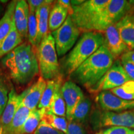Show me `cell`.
I'll return each instance as SVG.
<instances>
[{
  "mask_svg": "<svg viewBox=\"0 0 134 134\" xmlns=\"http://www.w3.org/2000/svg\"><path fill=\"white\" fill-rule=\"evenodd\" d=\"M1 62L10 78L17 85L29 83L40 73L37 49L28 42L21 43L5 55Z\"/></svg>",
  "mask_w": 134,
  "mask_h": 134,
  "instance_id": "6da1fadb",
  "label": "cell"
},
{
  "mask_svg": "<svg viewBox=\"0 0 134 134\" xmlns=\"http://www.w3.org/2000/svg\"><path fill=\"white\" fill-rule=\"evenodd\" d=\"M114 62V58L103 44L70 76L90 90L103 78Z\"/></svg>",
  "mask_w": 134,
  "mask_h": 134,
  "instance_id": "7a4b0ae2",
  "label": "cell"
},
{
  "mask_svg": "<svg viewBox=\"0 0 134 134\" xmlns=\"http://www.w3.org/2000/svg\"><path fill=\"white\" fill-rule=\"evenodd\" d=\"M104 44V35L99 32L83 33L63 62L65 73L71 75L85 60Z\"/></svg>",
  "mask_w": 134,
  "mask_h": 134,
  "instance_id": "3957f363",
  "label": "cell"
},
{
  "mask_svg": "<svg viewBox=\"0 0 134 134\" xmlns=\"http://www.w3.org/2000/svg\"><path fill=\"white\" fill-rule=\"evenodd\" d=\"M41 76L46 80H53L60 74V66L55 41L49 32L42 40L37 49Z\"/></svg>",
  "mask_w": 134,
  "mask_h": 134,
  "instance_id": "277c9868",
  "label": "cell"
},
{
  "mask_svg": "<svg viewBox=\"0 0 134 134\" xmlns=\"http://www.w3.org/2000/svg\"><path fill=\"white\" fill-rule=\"evenodd\" d=\"M109 1V0H88L81 4L72 6L71 19L80 32H91L94 20Z\"/></svg>",
  "mask_w": 134,
  "mask_h": 134,
  "instance_id": "5b68a950",
  "label": "cell"
},
{
  "mask_svg": "<svg viewBox=\"0 0 134 134\" xmlns=\"http://www.w3.org/2000/svg\"><path fill=\"white\" fill-rule=\"evenodd\" d=\"M132 9V4L125 0H109L94 20L91 32H102L108 27L115 24Z\"/></svg>",
  "mask_w": 134,
  "mask_h": 134,
  "instance_id": "8992f818",
  "label": "cell"
},
{
  "mask_svg": "<svg viewBox=\"0 0 134 134\" xmlns=\"http://www.w3.org/2000/svg\"><path fill=\"white\" fill-rule=\"evenodd\" d=\"M80 32L71 16L68 15L64 23L51 33L54 39L58 56H63L71 49L78 41Z\"/></svg>",
  "mask_w": 134,
  "mask_h": 134,
  "instance_id": "52a82bcc",
  "label": "cell"
},
{
  "mask_svg": "<svg viewBox=\"0 0 134 134\" xmlns=\"http://www.w3.org/2000/svg\"><path fill=\"white\" fill-rule=\"evenodd\" d=\"M92 123L95 127L119 126L134 129V109L120 113H96L92 117Z\"/></svg>",
  "mask_w": 134,
  "mask_h": 134,
  "instance_id": "ba28073f",
  "label": "cell"
},
{
  "mask_svg": "<svg viewBox=\"0 0 134 134\" xmlns=\"http://www.w3.org/2000/svg\"><path fill=\"white\" fill-rule=\"evenodd\" d=\"M131 79L125 71L120 60H117L90 91L98 93L118 88Z\"/></svg>",
  "mask_w": 134,
  "mask_h": 134,
  "instance_id": "9c48e42d",
  "label": "cell"
},
{
  "mask_svg": "<svg viewBox=\"0 0 134 134\" xmlns=\"http://www.w3.org/2000/svg\"><path fill=\"white\" fill-rule=\"evenodd\" d=\"M97 101L104 111L120 113L134 109V100L124 99L109 91L99 93L97 97Z\"/></svg>",
  "mask_w": 134,
  "mask_h": 134,
  "instance_id": "30bf717a",
  "label": "cell"
},
{
  "mask_svg": "<svg viewBox=\"0 0 134 134\" xmlns=\"http://www.w3.org/2000/svg\"><path fill=\"white\" fill-rule=\"evenodd\" d=\"M62 92L66 105V118L68 122L76 105L85 96L81 89L71 81H67L63 84Z\"/></svg>",
  "mask_w": 134,
  "mask_h": 134,
  "instance_id": "8fae6325",
  "label": "cell"
},
{
  "mask_svg": "<svg viewBox=\"0 0 134 134\" xmlns=\"http://www.w3.org/2000/svg\"><path fill=\"white\" fill-rule=\"evenodd\" d=\"M46 86L47 80L39 76L34 83L20 94L22 104L31 110L37 108Z\"/></svg>",
  "mask_w": 134,
  "mask_h": 134,
  "instance_id": "7c38bea8",
  "label": "cell"
},
{
  "mask_svg": "<svg viewBox=\"0 0 134 134\" xmlns=\"http://www.w3.org/2000/svg\"><path fill=\"white\" fill-rule=\"evenodd\" d=\"M103 35L104 45L106 47L114 59L129 51L115 24L108 27L104 31Z\"/></svg>",
  "mask_w": 134,
  "mask_h": 134,
  "instance_id": "4fadbf2b",
  "label": "cell"
},
{
  "mask_svg": "<svg viewBox=\"0 0 134 134\" xmlns=\"http://www.w3.org/2000/svg\"><path fill=\"white\" fill-rule=\"evenodd\" d=\"M115 26L129 51L134 50V11L130 9Z\"/></svg>",
  "mask_w": 134,
  "mask_h": 134,
  "instance_id": "5bb4252c",
  "label": "cell"
},
{
  "mask_svg": "<svg viewBox=\"0 0 134 134\" xmlns=\"http://www.w3.org/2000/svg\"><path fill=\"white\" fill-rule=\"evenodd\" d=\"M54 1L46 0L44 4L38 8L36 11V17L37 24V36L36 41V48L37 49L42 38L49 33L48 19L50 11Z\"/></svg>",
  "mask_w": 134,
  "mask_h": 134,
  "instance_id": "9a60e30c",
  "label": "cell"
},
{
  "mask_svg": "<svg viewBox=\"0 0 134 134\" xmlns=\"http://www.w3.org/2000/svg\"><path fill=\"white\" fill-rule=\"evenodd\" d=\"M22 103V99L14 88L11 90L8 96V100L2 115L0 117V123L4 129V134L8 129L13 117Z\"/></svg>",
  "mask_w": 134,
  "mask_h": 134,
  "instance_id": "2e32d148",
  "label": "cell"
},
{
  "mask_svg": "<svg viewBox=\"0 0 134 134\" xmlns=\"http://www.w3.org/2000/svg\"><path fill=\"white\" fill-rule=\"evenodd\" d=\"M56 84L53 96L50 100L49 106L47 109L42 110L46 113L53 114L60 117H66V109L64 99H63L62 86L63 85V79L62 75H59L56 78Z\"/></svg>",
  "mask_w": 134,
  "mask_h": 134,
  "instance_id": "e0dca14e",
  "label": "cell"
},
{
  "mask_svg": "<svg viewBox=\"0 0 134 134\" xmlns=\"http://www.w3.org/2000/svg\"><path fill=\"white\" fill-rule=\"evenodd\" d=\"M29 8L27 1H17L14 13L15 26L23 39L27 38L28 19Z\"/></svg>",
  "mask_w": 134,
  "mask_h": 134,
  "instance_id": "ac0fdd59",
  "label": "cell"
},
{
  "mask_svg": "<svg viewBox=\"0 0 134 134\" xmlns=\"http://www.w3.org/2000/svg\"><path fill=\"white\" fill-rule=\"evenodd\" d=\"M23 41L24 39L17 30L13 18L12 27L9 34L0 44V58L13 51L15 48L23 43Z\"/></svg>",
  "mask_w": 134,
  "mask_h": 134,
  "instance_id": "d6986e66",
  "label": "cell"
},
{
  "mask_svg": "<svg viewBox=\"0 0 134 134\" xmlns=\"http://www.w3.org/2000/svg\"><path fill=\"white\" fill-rule=\"evenodd\" d=\"M69 15L68 9L57 1L53 3L50 11L48 19V30L52 33L62 25Z\"/></svg>",
  "mask_w": 134,
  "mask_h": 134,
  "instance_id": "ffe728a7",
  "label": "cell"
},
{
  "mask_svg": "<svg viewBox=\"0 0 134 134\" xmlns=\"http://www.w3.org/2000/svg\"><path fill=\"white\" fill-rule=\"evenodd\" d=\"M17 1H12L8 4L4 14L0 19V44L9 34L12 27Z\"/></svg>",
  "mask_w": 134,
  "mask_h": 134,
  "instance_id": "44dd1931",
  "label": "cell"
},
{
  "mask_svg": "<svg viewBox=\"0 0 134 134\" xmlns=\"http://www.w3.org/2000/svg\"><path fill=\"white\" fill-rule=\"evenodd\" d=\"M31 111V110L21 104L13 117L6 134H19L22 127L29 117Z\"/></svg>",
  "mask_w": 134,
  "mask_h": 134,
  "instance_id": "7402d4cb",
  "label": "cell"
},
{
  "mask_svg": "<svg viewBox=\"0 0 134 134\" xmlns=\"http://www.w3.org/2000/svg\"><path fill=\"white\" fill-rule=\"evenodd\" d=\"M91 104V101L90 99L85 96L84 97L75 108L70 121H74L81 124L85 123L88 118Z\"/></svg>",
  "mask_w": 134,
  "mask_h": 134,
  "instance_id": "603a6c76",
  "label": "cell"
},
{
  "mask_svg": "<svg viewBox=\"0 0 134 134\" xmlns=\"http://www.w3.org/2000/svg\"><path fill=\"white\" fill-rule=\"evenodd\" d=\"M41 110L42 113V120H43L55 129L63 132V133H67L68 122L66 117L46 113L42 109H41Z\"/></svg>",
  "mask_w": 134,
  "mask_h": 134,
  "instance_id": "cb8c5ba5",
  "label": "cell"
},
{
  "mask_svg": "<svg viewBox=\"0 0 134 134\" xmlns=\"http://www.w3.org/2000/svg\"><path fill=\"white\" fill-rule=\"evenodd\" d=\"M41 120L42 113L41 109L37 108L31 110L19 134H34Z\"/></svg>",
  "mask_w": 134,
  "mask_h": 134,
  "instance_id": "d4e9b609",
  "label": "cell"
},
{
  "mask_svg": "<svg viewBox=\"0 0 134 134\" xmlns=\"http://www.w3.org/2000/svg\"><path fill=\"white\" fill-rule=\"evenodd\" d=\"M111 92L124 99L134 100V81L130 80L118 88L112 90Z\"/></svg>",
  "mask_w": 134,
  "mask_h": 134,
  "instance_id": "484cf974",
  "label": "cell"
},
{
  "mask_svg": "<svg viewBox=\"0 0 134 134\" xmlns=\"http://www.w3.org/2000/svg\"><path fill=\"white\" fill-rule=\"evenodd\" d=\"M55 84H56V79L47 80V86L43 92L42 96L40 103L38 104L37 109H46L49 106L50 100L52 98L53 93H54L55 88Z\"/></svg>",
  "mask_w": 134,
  "mask_h": 134,
  "instance_id": "4316f807",
  "label": "cell"
},
{
  "mask_svg": "<svg viewBox=\"0 0 134 134\" xmlns=\"http://www.w3.org/2000/svg\"><path fill=\"white\" fill-rule=\"evenodd\" d=\"M37 36V24L36 13L29 11L27 26V42L35 48H36Z\"/></svg>",
  "mask_w": 134,
  "mask_h": 134,
  "instance_id": "83f0119b",
  "label": "cell"
},
{
  "mask_svg": "<svg viewBox=\"0 0 134 134\" xmlns=\"http://www.w3.org/2000/svg\"><path fill=\"white\" fill-rule=\"evenodd\" d=\"M9 90L5 82L0 78V117L7 104L9 96Z\"/></svg>",
  "mask_w": 134,
  "mask_h": 134,
  "instance_id": "f1b7e54d",
  "label": "cell"
},
{
  "mask_svg": "<svg viewBox=\"0 0 134 134\" xmlns=\"http://www.w3.org/2000/svg\"><path fill=\"white\" fill-rule=\"evenodd\" d=\"M34 134H65L59 130L55 129L47 124L43 120H41Z\"/></svg>",
  "mask_w": 134,
  "mask_h": 134,
  "instance_id": "f546056e",
  "label": "cell"
},
{
  "mask_svg": "<svg viewBox=\"0 0 134 134\" xmlns=\"http://www.w3.org/2000/svg\"><path fill=\"white\" fill-rule=\"evenodd\" d=\"M103 134H134V129L124 127L113 126L103 130Z\"/></svg>",
  "mask_w": 134,
  "mask_h": 134,
  "instance_id": "4dcf8cb0",
  "label": "cell"
},
{
  "mask_svg": "<svg viewBox=\"0 0 134 134\" xmlns=\"http://www.w3.org/2000/svg\"><path fill=\"white\" fill-rule=\"evenodd\" d=\"M66 134H86L83 124L74 121L68 122Z\"/></svg>",
  "mask_w": 134,
  "mask_h": 134,
  "instance_id": "1f68e13d",
  "label": "cell"
},
{
  "mask_svg": "<svg viewBox=\"0 0 134 134\" xmlns=\"http://www.w3.org/2000/svg\"><path fill=\"white\" fill-rule=\"evenodd\" d=\"M122 66L131 80L134 81V64L125 58H121Z\"/></svg>",
  "mask_w": 134,
  "mask_h": 134,
  "instance_id": "d6a6232c",
  "label": "cell"
},
{
  "mask_svg": "<svg viewBox=\"0 0 134 134\" xmlns=\"http://www.w3.org/2000/svg\"><path fill=\"white\" fill-rule=\"evenodd\" d=\"M46 2V0H29L27 1L29 6V11L36 13V9L41 7Z\"/></svg>",
  "mask_w": 134,
  "mask_h": 134,
  "instance_id": "836d02e7",
  "label": "cell"
},
{
  "mask_svg": "<svg viewBox=\"0 0 134 134\" xmlns=\"http://www.w3.org/2000/svg\"><path fill=\"white\" fill-rule=\"evenodd\" d=\"M57 2L68 9L69 15L71 14L72 12H73V8H72L71 1H69V0H58Z\"/></svg>",
  "mask_w": 134,
  "mask_h": 134,
  "instance_id": "e575fe53",
  "label": "cell"
},
{
  "mask_svg": "<svg viewBox=\"0 0 134 134\" xmlns=\"http://www.w3.org/2000/svg\"><path fill=\"white\" fill-rule=\"evenodd\" d=\"M121 58H125L134 64V50H130L124 53Z\"/></svg>",
  "mask_w": 134,
  "mask_h": 134,
  "instance_id": "d590c367",
  "label": "cell"
},
{
  "mask_svg": "<svg viewBox=\"0 0 134 134\" xmlns=\"http://www.w3.org/2000/svg\"><path fill=\"white\" fill-rule=\"evenodd\" d=\"M0 134H4V129H3L2 125H1V123H0Z\"/></svg>",
  "mask_w": 134,
  "mask_h": 134,
  "instance_id": "8d00e7d4",
  "label": "cell"
},
{
  "mask_svg": "<svg viewBox=\"0 0 134 134\" xmlns=\"http://www.w3.org/2000/svg\"><path fill=\"white\" fill-rule=\"evenodd\" d=\"M1 10H2V6H1V3H0V12L1 11Z\"/></svg>",
  "mask_w": 134,
  "mask_h": 134,
  "instance_id": "74e56055",
  "label": "cell"
},
{
  "mask_svg": "<svg viewBox=\"0 0 134 134\" xmlns=\"http://www.w3.org/2000/svg\"><path fill=\"white\" fill-rule=\"evenodd\" d=\"M96 134H103L102 133H96Z\"/></svg>",
  "mask_w": 134,
  "mask_h": 134,
  "instance_id": "f35d334b",
  "label": "cell"
}]
</instances>
